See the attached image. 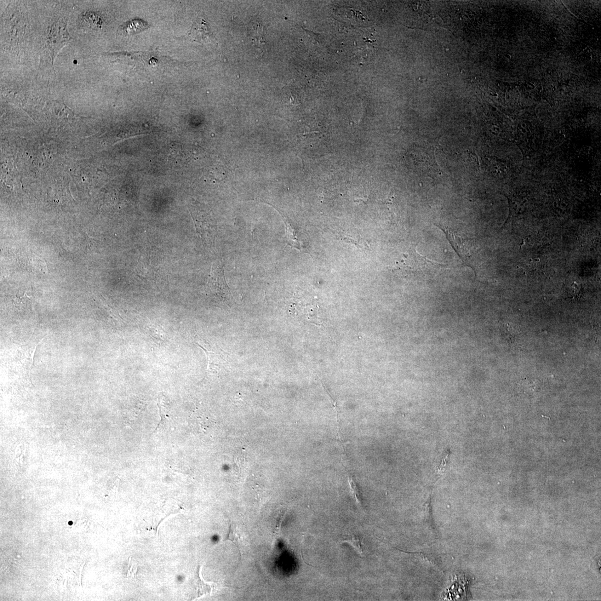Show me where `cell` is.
<instances>
[{"mask_svg": "<svg viewBox=\"0 0 601 601\" xmlns=\"http://www.w3.org/2000/svg\"><path fill=\"white\" fill-rule=\"evenodd\" d=\"M337 234H338L341 239L344 240L346 243H352L356 245L358 248L364 251L369 250L367 244H366L362 237L359 234H358L357 233L343 231H339Z\"/></svg>", "mask_w": 601, "mask_h": 601, "instance_id": "obj_7", "label": "cell"}, {"mask_svg": "<svg viewBox=\"0 0 601 601\" xmlns=\"http://www.w3.org/2000/svg\"><path fill=\"white\" fill-rule=\"evenodd\" d=\"M227 540L231 541L240 549V537L238 533L237 525L233 522H231L230 523V532H229Z\"/></svg>", "mask_w": 601, "mask_h": 601, "instance_id": "obj_12", "label": "cell"}, {"mask_svg": "<svg viewBox=\"0 0 601 601\" xmlns=\"http://www.w3.org/2000/svg\"><path fill=\"white\" fill-rule=\"evenodd\" d=\"M207 290L222 302L231 301L232 297L226 281L222 263L219 261L215 262L211 266Z\"/></svg>", "mask_w": 601, "mask_h": 601, "instance_id": "obj_3", "label": "cell"}, {"mask_svg": "<svg viewBox=\"0 0 601 601\" xmlns=\"http://www.w3.org/2000/svg\"><path fill=\"white\" fill-rule=\"evenodd\" d=\"M191 213L199 238L208 245H214L217 227L213 216L207 211L196 207L191 209Z\"/></svg>", "mask_w": 601, "mask_h": 601, "instance_id": "obj_2", "label": "cell"}, {"mask_svg": "<svg viewBox=\"0 0 601 601\" xmlns=\"http://www.w3.org/2000/svg\"><path fill=\"white\" fill-rule=\"evenodd\" d=\"M148 27V24L146 22L139 20H134L120 26L118 31L121 35L127 36L139 33L145 30Z\"/></svg>", "mask_w": 601, "mask_h": 601, "instance_id": "obj_6", "label": "cell"}, {"mask_svg": "<svg viewBox=\"0 0 601 601\" xmlns=\"http://www.w3.org/2000/svg\"><path fill=\"white\" fill-rule=\"evenodd\" d=\"M348 480L349 485H350V489L352 491V493L355 497V499H356L358 505L360 507H362L363 502L362 495H361L360 491L358 488L357 484L356 482H355L352 475L350 473H348Z\"/></svg>", "mask_w": 601, "mask_h": 601, "instance_id": "obj_11", "label": "cell"}, {"mask_svg": "<svg viewBox=\"0 0 601 601\" xmlns=\"http://www.w3.org/2000/svg\"><path fill=\"white\" fill-rule=\"evenodd\" d=\"M198 346L200 347V348H202L205 351V353L207 354L208 360V371L211 372V373L219 371L220 368L221 367L222 364L220 362L221 360L219 358L218 356L214 352H210L207 350H205V349L202 346L199 345H198Z\"/></svg>", "mask_w": 601, "mask_h": 601, "instance_id": "obj_9", "label": "cell"}, {"mask_svg": "<svg viewBox=\"0 0 601 601\" xmlns=\"http://www.w3.org/2000/svg\"><path fill=\"white\" fill-rule=\"evenodd\" d=\"M284 222L286 225V238L288 244L292 248L301 250V244L297 238L295 228L291 226V223L287 220L284 219Z\"/></svg>", "mask_w": 601, "mask_h": 601, "instance_id": "obj_8", "label": "cell"}, {"mask_svg": "<svg viewBox=\"0 0 601 601\" xmlns=\"http://www.w3.org/2000/svg\"><path fill=\"white\" fill-rule=\"evenodd\" d=\"M410 255H406L403 259L396 263V270L405 275L410 274H428L429 272L437 271L443 266L442 264L429 260L426 257L421 256L415 251Z\"/></svg>", "mask_w": 601, "mask_h": 601, "instance_id": "obj_1", "label": "cell"}, {"mask_svg": "<svg viewBox=\"0 0 601 601\" xmlns=\"http://www.w3.org/2000/svg\"><path fill=\"white\" fill-rule=\"evenodd\" d=\"M190 35L194 41L200 43H208L211 39V33L203 19L198 20L194 23Z\"/></svg>", "mask_w": 601, "mask_h": 601, "instance_id": "obj_5", "label": "cell"}, {"mask_svg": "<svg viewBox=\"0 0 601 601\" xmlns=\"http://www.w3.org/2000/svg\"><path fill=\"white\" fill-rule=\"evenodd\" d=\"M343 542H348L350 543L355 548L357 549L358 552L362 554H364L365 547L362 538L358 536L355 535H349L344 537L343 540Z\"/></svg>", "mask_w": 601, "mask_h": 601, "instance_id": "obj_10", "label": "cell"}, {"mask_svg": "<svg viewBox=\"0 0 601 601\" xmlns=\"http://www.w3.org/2000/svg\"><path fill=\"white\" fill-rule=\"evenodd\" d=\"M70 39L65 23L57 21L51 25L47 43L53 61L57 54L68 42H69Z\"/></svg>", "mask_w": 601, "mask_h": 601, "instance_id": "obj_4", "label": "cell"}]
</instances>
